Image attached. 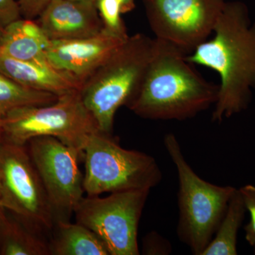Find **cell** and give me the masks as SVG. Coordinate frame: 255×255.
Instances as JSON below:
<instances>
[{
    "label": "cell",
    "instance_id": "cell-27",
    "mask_svg": "<svg viewBox=\"0 0 255 255\" xmlns=\"http://www.w3.org/2000/svg\"><path fill=\"white\" fill-rule=\"evenodd\" d=\"M76 1H88V2L97 3V0H76Z\"/></svg>",
    "mask_w": 255,
    "mask_h": 255
},
{
    "label": "cell",
    "instance_id": "cell-17",
    "mask_svg": "<svg viewBox=\"0 0 255 255\" xmlns=\"http://www.w3.org/2000/svg\"><path fill=\"white\" fill-rule=\"evenodd\" d=\"M1 224V253L4 255H48V241L29 228L5 222Z\"/></svg>",
    "mask_w": 255,
    "mask_h": 255
},
{
    "label": "cell",
    "instance_id": "cell-7",
    "mask_svg": "<svg viewBox=\"0 0 255 255\" xmlns=\"http://www.w3.org/2000/svg\"><path fill=\"white\" fill-rule=\"evenodd\" d=\"M0 206L14 212L26 227L44 237L55 218L36 167L24 145L0 142Z\"/></svg>",
    "mask_w": 255,
    "mask_h": 255
},
{
    "label": "cell",
    "instance_id": "cell-23",
    "mask_svg": "<svg viewBox=\"0 0 255 255\" xmlns=\"http://www.w3.org/2000/svg\"><path fill=\"white\" fill-rule=\"evenodd\" d=\"M23 18H38L51 0H17Z\"/></svg>",
    "mask_w": 255,
    "mask_h": 255
},
{
    "label": "cell",
    "instance_id": "cell-12",
    "mask_svg": "<svg viewBox=\"0 0 255 255\" xmlns=\"http://www.w3.org/2000/svg\"><path fill=\"white\" fill-rule=\"evenodd\" d=\"M37 20L50 41L95 36L103 29L96 3L51 0Z\"/></svg>",
    "mask_w": 255,
    "mask_h": 255
},
{
    "label": "cell",
    "instance_id": "cell-21",
    "mask_svg": "<svg viewBox=\"0 0 255 255\" xmlns=\"http://www.w3.org/2000/svg\"><path fill=\"white\" fill-rule=\"evenodd\" d=\"M171 251L170 243L155 231H152L144 238L142 245L144 255H168Z\"/></svg>",
    "mask_w": 255,
    "mask_h": 255
},
{
    "label": "cell",
    "instance_id": "cell-20",
    "mask_svg": "<svg viewBox=\"0 0 255 255\" xmlns=\"http://www.w3.org/2000/svg\"><path fill=\"white\" fill-rule=\"evenodd\" d=\"M247 211L250 214V221L245 226L246 239L255 249V186L252 184L239 189Z\"/></svg>",
    "mask_w": 255,
    "mask_h": 255
},
{
    "label": "cell",
    "instance_id": "cell-2",
    "mask_svg": "<svg viewBox=\"0 0 255 255\" xmlns=\"http://www.w3.org/2000/svg\"><path fill=\"white\" fill-rule=\"evenodd\" d=\"M155 38L143 82L128 108L143 119L183 121L215 105L219 85L203 78L188 61L185 52Z\"/></svg>",
    "mask_w": 255,
    "mask_h": 255
},
{
    "label": "cell",
    "instance_id": "cell-24",
    "mask_svg": "<svg viewBox=\"0 0 255 255\" xmlns=\"http://www.w3.org/2000/svg\"><path fill=\"white\" fill-rule=\"evenodd\" d=\"M122 6V13L127 14L135 9V0H119Z\"/></svg>",
    "mask_w": 255,
    "mask_h": 255
},
{
    "label": "cell",
    "instance_id": "cell-22",
    "mask_svg": "<svg viewBox=\"0 0 255 255\" xmlns=\"http://www.w3.org/2000/svg\"><path fill=\"white\" fill-rule=\"evenodd\" d=\"M22 18L17 0H0V25L3 27Z\"/></svg>",
    "mask_w": 255,
    "mask_h": 255
},
{
    "label": "cell",
    "instance_id": "cell-18",
    "mask_svg": "<svg viewBox=\"0 0 255 255\" xmlns=\"http://www.w3.org/2000/svg\"><path fill=\"white\" fill-rule=\"evenodd\" d=\"M58 96L32 90L20 85L0 72V114L25 106H43L54 103Z\"/></svg>",
    "mask_w": 255,
    "mask_h": 255
},
{
    "label": "cell",
    "instance_id": "cell-3",
    "mask_svg": "<svg viewBox=\"0 0 255 255\" xmlns=\"http://www.w3.org/2000/svg\"><path fill=\"white\" fill-rule=\"evenodd\" d=\"M155 47V38L129 36L82 83V102L100 131L112 135L116 113L140 90Z\"/></svg>",
    "mask_w": 255,
    "mask_h": 255
},
{
    "label": "cell",
    "instance_id": "cell-30",
    "mask_svg": "<svg viewBox=\"0 0 255 255\" xmlns=\"http://www.w3.org/2000/svg\"></svg>",
    "mask_w": 255,
    "mask_h": 255
},
{
    "label": "cell",
    "instance_id": "cell-11",
    "mask_svg": "<svg viewBox=\"0 0 255 255\" xmlns=\"http://www.w3.org/2000/svg\"><path fill=\"white\" fill-rule=\"evenodd\" d=\"M128 36H119L103 28L95 36L50 41L47 60L52 66L68 73L82 85Z\"/></svg>",
    "mask_w": 255,
    "mask_h": 255
},
{
    "label": "cell",
    "instance_id": "cell-19",
    "mask_svg": "<svg viewBox=\"0 0 255 255\" xmlns=\"http://www.w3.org/2000/svg\"><path fill=\"white\" fill-rule=\"evenodd\" d=\"M96 5L105 29L124 38L128 36L119 0H97Z\"/></svg>",
    "mask_w": 255,
    "mask_h": 255
},
{
    "label": "cell",
    "instance_id": "cell-6",
    "mask_svg": "<svg viewBox=\"0 0 255 255\" xmlns=\"http://www.w3.org/2000/svg\"><path fill=\"white\" fill-rule=\"evenodd\" d=\"M98 130L79 90L60 96L50 105L18 107L3 117L5 141L25 145L34 137H53L82 155L89 138Z\"/></svg>",
    "mask_w": 255,
    "mask_h": 255
},
{
    "label": "cell",
    "instance_id": "cell-1",
    "mask_svg": "<svg viewBox=\"0 0 255 255\" xmlns=\"http://www.w3.org/2000/svg\"><path fill=\"white\" fill-rule=\"evenodd\" d=\"M213 33L214 38L199 45L187 60L219 74L212 121L221 122L246 110L255 92V21L247 5L226 1Z\"/></svg>",
    "mask_w": 255,
    "mask_h": 255
},
{
    "label": "cell",
    "instance_id": "cell-10",
    "mask_svg": "<svg viewBox=\"0 0 255 255\" xmlns=\"http://www.w3.org/2000/svg\"><path fill=\"white\" fill-rule=\"evenodd\" d=\"M225 0H144L155 38L192 53L214 32Z\"/></svg>",
    "mask_w": 255,
    "mask_h": 255
},
{
    "label": "cell",
    "instance_id": "cell-15",
    "mask_svg": "<svg viewBox=\"0 0 255 255\" xmlns=\"http://www.w3.org/2000/svg\"><path fill=\"white\" fill-rule=\"evenodd\" d=\"M48 241L52 255H110L105 243L90 228L70 221H55Z\"/></svg>",
    "mask_w": 255,
    "mask_h": 255
},
{
    "label": "cell",
    "instance_id": "cell-29",
    "mask_svg": "<svg viewBox=\"0 0 255 255\" xmlns=\"http://www.w3.org/2000/svg\"><path fill=\"white\" fill-rule=\"evenodd\" d=\"M0 195H1V185H0Z\"/></svg>",
    "mask_w": 255,
    "mask_h": 255
},
{
    "label": "cell",
    "instance_id": "cell-4",
    "mask_svg": "<svg viewBox=\"0 0 255 255\" xmlns=\"http://www.w3.org/2000/svg\"><path fill=\"white\" fill-rule=\"evenodd\" d=\"M164 144L179 178L178 236L193 254L201 255L214 237L236 188L201 179L186 161L174 134H167Z\"/></svg>",
    "mask_w": 255,
    "mask_h": 255
},
{
    "label": "cell",
    "instance_id": "cell-28",
    "mask_svg": "<svg viewBox=\"0 0 255 255\" xmlns=\"http://www.w3.org/2000/svg\"><path fill=\"white\" fill-rule=\"evenodd\" d=\"M2 217V214H1V206H0V219H1V218Z\"/></svg>",
    "mask_w": 255,
    "mask_h": 255
},
{
    "label": "cell",
    "instance_id": "cell-8",
    "mask_svg": "<svg viewBox=\"0 0 255 255\" xmlns=\"http://www.w3.org/2000/svg\"><path fill=\"white\" fill-rule=\"evenodd\" d=\"M150 189L87 196L75 207L76 222L86 226L105 243L110 255H138L137 231Z\"/></svg>",
    "mask_w": 255,
    "mask_h": 255
},
{
    "label": "cell",
    "instance_id": "cell-5",
    "mask_svg": "<svg viewBox=\"0 0 255 255\" xmlns=\"http://www.w3.org/2000/svg\"><path fill=\"white\" fill-rule=\"evenodd\" d=\"M83 159V188L87 196L136 189L150 190L162 180V172L153 157L123 148L112 135L100 130L89 138Z\"/></svg>",
    "mask_w": 255,
    "mask_h": 255
},
{
    "label": "cell",
    "instance_id": "cell-16",
    "mask_svg": "<svg viewBox=\"0 0 255 255\" xmlns=\"http://www.w3.org/2000/svg\"><path fill=\"white\" fill-rule=\"evenodd\" d=\"M247 212L239 189L233 192L219 227L201 255H236L238 234Z\"/></svg>",
    "mask_w": 255,
    "mask_h": 255
},
{
    "label": "cell",
    "instance_id": "cell-13",
    "mask_svg": "<svg viewBox=\"0 0 255 255\" xmlns=\"http://www.w3.org/2000/svg\"><path fill=\"white\" fill-rule=\"evenodd\" d=\"M0 72L23 86L58 97L80 91L82 87L76 79L49 63L22 61L0 54Z\"/></svg>",
    "mask_w": 255,
    "mask_h": 255
},
{
    "label": "cell",
    "instance_id": "cell-25",
    "mask_svg": "<svg viewBox=\"0 0 255 255\" xmlns=\"http://www.w3.org/2000/svg\"><path fill=\"white\" fill-rule=\"evenodd\" d=\"M3 117L4 116L0 114V142L3 138Z\"/></svg>",
    "mask_w": 255,
    "mask_h": 255
},
{
    "label": "cell",
    "instance_id": "cell-26",
    "mask_svg": "<svg viewBox=\"0 0 255 255\" xmlns=\"http://www.w3.org/2000/svg\"><path fill=\"white\" fill-rule=\"evenodd\" d=\"M3 32H4V27L0 25V42H1V37H2Z\"/></svg>",
    "mask_w": 255,
    "mask_h": 255
},
{
    "label": "cell",
    "instance_id": "cell-9",
    "mask_svg": "<svg viewBox=\"0 0 255 255\" xmlns=\"http://www.w3.org/2000/svg\"><path fill=\"white\" fill-rule=\"evenodd\" d=\"M28 153L48 196L55 221H70L75 207L83 198V175L76 149L53 137L31 139Z\"/></svg>",
    "mask_w": 255,
    "mask_h": 255
},
{
    "label": "cell",
    "instance_id": "cell-14",
    "mask_svg": "<svg viewBox=\"0 0 255 255\" xmlns=\"http://www.w3.org/2000/svg\"><path fill=\"white\" fill-rule=\"evenodd\" d=\"M50 42L38 21L23 17L4 28L0 54L22 61L48 63L46 51Z\"/></svg>",
    "mask_w": 255,
    "mask_h": 255
}]
</instances>
